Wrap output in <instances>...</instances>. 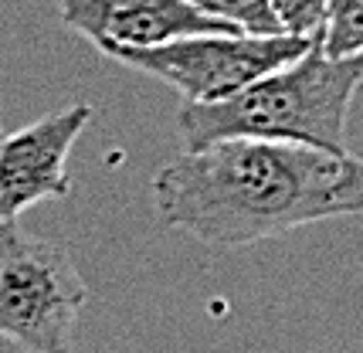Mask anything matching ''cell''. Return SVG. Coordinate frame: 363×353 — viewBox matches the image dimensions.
<instances>
[{
	"instance_id": "obj_8",
	"label": "cell",
	"mask_w": 363,
	"mask_h": 353,
	"mask_svg": "<svg viewBox=\"0 0 363 353\" xmlns=\"http://www.w3.org/2000/svg\"><path fill=\"white\" fill-rule=\"evenodd\" d=\"M197 11H204L207 17H218L224 24H231L241 34H282L279 17L272 11V0H187Z\"/></svg>"
},
{
	"instance_id": "obj_2",
	"label": "cell",
	"mask_w": 363,
	"mask_h": 353,
	"mask_svg": "<svg viewBox=\"0 0 363 353\" xmlns=\"http://www.w3.org/2000/svg\"><path fill=\"white\" fill-rule=\"evenodd\" d=\"M363 82V58H330L319 38L296 62L255 79L221 102H184L177 129L184 150L221 140L302 143L347 153V119Z\"/></svg>"
},
{
	"instance_id": "obj_9",
	"label": "cell",
	"mask_w": 363,
	"mask_h": 353,
	"mask_svg": "<svg viewBox=\"0 0 363 353\" xmlns=\"http://www.w3.org/2000/svg\"><path fill=\"white\" fill-rule=\"evenodd\" d=\"M282 34L316 41L326 24V0H272Z\"/></svg>"
},
{
	"instance_id": "obj_10",
	"label": "cell",
	"mask_w": 363,
	"mask_h": 353,
	"mask_svg": "<svg viewBox=\"0 0 363 353\" xmlns=\"http://www.w3.org/2000/svg\"><path fill=\"white\" fill-rule=\"evenodd\" d=\"M0 140H4V129H0Z\"/></svg>"
},
{
	"instance_id": "obj_6",
	"label": "cell",
	"mask_w": 363,
	"mask_h": 353,
	"mask_svg": "<svg viewBox=\"0 0 363 353\" xmlns=\"http://www.w3.org/2000/svg\"><path fill=\"white\" fill-rule=\"evenodd\" d=\"M58 17L95 48H157L194 34H241L187 0H62Z\"/></svg>"
},
{
	"instance_id": "obj_5",
	"label": "cell",
	"mask_w": 363,
	"mask_h": 353,
	"mask_svg": "<svg viewBox=\"0 0 363 353\" xmlns=\"http://www.w3.org/2000/svg\"><path fill=\"white\" fill-rule=\"evenodd\" d=\"M92 123V106L75 102L0 140V225L41 201L68 197V153Z\"/></svg>"
},
{
	"instance_id": "obj_1",
	"label": "cell",
	"mask_w": 363,
	"mask_h": 353,
	"mask_svg": "<svg viewBox=\"0 0 363 353\" xmlns=\"http://www.w3.org/2000/svg\"><path fill=\"white\" fill-rule=\"evenodd\" d=\"M163 228L238 248L292 228L363 214V157L302 143L221 140L184 150L150 184Z\"/></svg>"
},
{
	"instance_id": "obj_7",
	"label": "cell",
	"mask_w": 363,
	"mask_h": 353,
	"mask_svg": "<svg viewBox=\"0 0 363 353\" xmlns=\"http://www.w3.org/2000/svg\"><path fill=\"white\" fill-rule=\"evenodd\" d=\"M319 48L330 58H363V0H326Z\"/></svg>"
},
{
	"instance_id": "obj_4",
	"label": "cell",
	"mask_w": 363,
	"mask_h": 353,
	"mask_svg": "<svg viewBox=\"0 0 363 353\" xmlns=\"http://www.w3.org/2000/svg\"><path fill=\"white\" fill-rule=\"evenodd\" d=\"M313 41L292 34H194L157 48H112L106 58L167 82L184 102H221L255 79L296 62Z\"/></svg>"
},
{
	"instance_id": "obj_3",
	"label": "cell",
	"mask_w": 363,
	"mask_h": 353,
	"mask_svg": "<svg viewBox=\"0 0 363 353\" xmlns=\"http://www.w3.org/2000/svg\"><path fill=\"white\" fill-rule=\"evenodd\" d=\"M89 289L62 245L0 225V340L24 353H72Z\"/></svg>"
}]
</instances>
